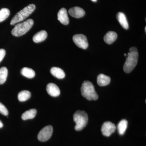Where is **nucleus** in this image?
<instances>
[{
	"label": "nucleus",
	"instance_id": "13",
	"mask_svg": "<svg viewBox=\"0 0 146 146\" xmlns=\"http://www.w3.org/2000/svg\"><path fill=\"white\" fill-rule=\"evenodd\" d=\"M48 33L45 31L42 30L36 33L33 37V40L35 43H38L43 42L46 39Z\"/></svg>",
	"mask_w": 146,
	"mask_h": 146
},
{
	"label": "nucleus",
	"instance_id": "25",
	"mask_svg": "<svg viewBox=\"0 0 146 146\" xmlns=\"http://www.w3.org/2000/svg\"><path fill=\"white\" fill-rule=\"evenodd\" d=\"M129 52H138L137 48L135 47H132L129 49Z\"/></svg>",
	"mask_w": 146,
	"mask_h": 146
},
{
	"label": "nucleus",
	"instance_id": "10",
	"mask_svg": "<svg viewBox=\"0 0 146 146\" xmlns=\"http://www.w3.org/2000/svg\"><path fill=\"white\" fill-rule=\"evenodd\" d=\"M58 20L61 23L64 25H68L69 23V18L66 9L62 8L58 13Z\"/></svg>",
	"mask_w": 146,
	"mask_h": 146
},
{
	"label": "nucleus",
	"instance_id": "3",
	"mask_svg": "<svg viewBox=\"0 0 146 146\" xmlns=\"http://www.w3.org/2000/svg\"><path fill=\"white\" fill-rule=\"evenodd\" d=\"M73 119L76 123L75 129L80 131L87 125L89 118L88 115L85 111L78 110L74 114Z\"/></svg>",
	"mask_w": 146,
	"mask_h": 146
},
{
	"label": "nucleus",
	"instance_id": "2",
	"mask_svg": "<svg viewBox=\"0 0 146 146\" xmlns=\"http://www.w3.org/2000/svg\"><path fill=\"white\" fill-rule=\"evenodd\" d=\"M35 7V5L33 4L27 6L16 13L11 21L10 25H13L17 23L23 21L34 11Z\"/></svg>",
	"mask_w": 146,
	"mask_h": 146
},
{
	"label": "nucleus",
	"instance_id": "12",
	"mask_svg": "<svg viewBox=\"0 0 146 146\" xmlns=\"http://www.w3.org/2000/svg\"><path fill=\"white\" fill-rule=\"evenodd\" d=\"M117 18L122 27L125 29H129V24L127 19L124 13L121 12H118L117 14Z\"/></svg>",
	"mask_w": 146,
	"mask_h": 146
},
{
	"label": "nucleus",
	"instance_id": "5",
	"mask_svg": "<svg viewBox=\"0 0 146 146\" xmlns=\"http://www.w3.org/2000/svg\"><path fill=\"white\" fill-rule=\"evenodd\" d=\"M138 52H129L127 54V57L123 69L126 73L131 72L137 65L138 61Z\"/></svg>",
	"mask_w": 146,
	"mask_h": 146
},
{
	"label": "nucleus",
	"instance_id": "29",
	"mask_svg": "<svg viewBox=\"0 0 146 146\" xmlns=\"http://www.w3.org/2000/svg\"><path fill=\"white\" fill-rule=\"evenodd\" d=\"M124 56H127V54H124Z\"/></svg>",
	"mask_w": 146,
	"mask_h": 146
},
{
	"label": "nucleus",
	"instance_id": "6",
	"mask_svg": "<svg viewBox=\"0 0 146 146\" xmlns=\"http://www.w3.org/2000/svg\"><path fill=\"white\" fill-rule=\"evenodd\" d=\"M53 133L52 126L48 125L41 129L38 133V139L41 142L48 141L51 137Z\"/></svg>",
	"mask_w": 146,
	"mask_h": 146
},
{
	"label": "nucleus",
	"instance_id": "21",
	"mask_svg": "<svg viewBox=\"0 0 146 146\" xmlns=\"http://www.w3.org/2000/svg\"><path fill=\"white\" fill-rule=\"evenodd\" d=\"M8 75V70L6 67L0 68V84H2L5 82Z\"/></svg>",
	"mask_w": 146,
	"mask_h": 146
},
{
	"label": "nucleus",
	"instance_id": "19",
	"mask_svg": "<svg viewBox=\"0 0 146 146\" xmlns=\"http://www.w3.org/2000/svg\"><path fill=\"white\" fill-rule=\"evenodd\" d=\"M21 73L22 75L28 78H33L35 75V72L33 69L27 67H25L22 69Z\"/></svg>",
	"mask_w": 146,
	"mask_h": 146
},
{
	"label": "nucleus",
	"instance_id": "20",
	"mask_svg": "<svg viewBox=\"0 0 146 146\" xmlns=\"http://www.w3.org/2000/svg\"><path fill=\"white\" fill-rule=\"evenodd\" d=\"M31 96V93L29 91L24 90L18 94V99L20 102H25L29 100Z\"/></svg>",
	"mask_w": 146,
	"mask_h": 146
},
{
	"label": "nucleus",
	"instance_id": "14",
	"mask_svg": "<svg viewBox=\"0 0 146 146\" xmlns=\"http://www.w3.org/2000/svg\"><path fill=\"white\" fill-rule=\"evenodd\" d=\"M117 34L115 32H108L104 36L105 42L108 44H111L117 39Z\"/></svg>",
	"mask_w": 146,
	"mask_h": 146
},
{
	"label": "nucleus",
	"instance_id": "28",
	"mask_svg": "<svg viewBox=\"0 0 146 146\" xmlns=\"http://www.w3.org/2000/svg\"><path fill=\"white\" fill-rule=\"evenodd\" d=\"M145 31L146 32V27H145Z\"/></svg>",
	"mask_w": 146,
	"mask_h": 146
},
{
	"label": "nucleus",
	"instance_id": "15",
	"mask_svg": "<svg viewBox=\"0 0 146 146\" xmlns=\"http://www.w3.org/2000/svg\"><path fill=\"white\" fill-rule=\"evenodd\" d=\"M110 77L104 74H100L97 78V83L99 86H105L108 85L110 82Z\"/></svg>",
	"mask_w": 146,
	"mask_h": 146
},
{
	"label": "nucleus",
	"instance_id": "7",
	"mask_svg": "<svg viewBox=\"0 0 146 146\" xmlns=\"http://www.w3.org/2000/svg\"><path fill=\"white\" fill-rule=\"evenodd\" d=\"M73 40L79 48L86 49L89 46L87 37L83 34H76L73 37Z\"/></svg>",
	"mask_w": 146,
	"mask_h": 146
},
{
	"label": "nucleus",
	"instance_id": "24",
	"mask_svg": "<svg viewBox=\"0 0 146 146\" xmlns=\"http://www.w3.org/2000/svg\"><path fill=\"white\" fill-rule=\"evenodd\" d=\"M6 54L5 50L4 49H0V63L3 59Z\"/></svg>",
	"mask_w": 146,
	"mask_h": 146
},
{
	"label": "nucleus",
	"instance_id": "4",
	"mask_svg": "<svg viewBox=\"0 0 146 146\" xmlns=\"http://www.w3.org/2000/svg\"><path fill=\"white\" fill-rule=\"evenodd\" d=\"M34 21L32 19L17 24L11 31V34L13 36H19L26 33L32 27Z\"/></svg>",
	"mask_w": 146,
	"mask_h": 146
},
{
	"label": "nucleus",
	"instance_id": "16",
	"mask_svg": "<svg viewBox=\"0 0 146 146\" xmlns=\"http://www.w3.org/2000/svg\"><path fill=\"white\" fill-rule=\"evenodd\" d=\"M50 73L55 77L58 79H63L65 78V74L64 71L60 68L53 67L50 70Z\"/></svg>",
	"mask_w": 146,
	"mask_h": 146
},
{
	"label": "nucleus",
	"instance_id": "27",
	"mask_svg": "<svg viewBox=\"0 0 146 146\" xmlns=\"http://www.w3.org/2000/svg\"><path fill=\"white\" fill-rule=\"evenodd\" d=\"M91 1H93V2H96L97 1V0H91Z\"/></svg>",
	"mask_w": 146,
	"mask_h": 146
},
{
	"label": "nucleus",
	"instance_id": "18",
	"mask_svg": "<svg viewBox=\"0 0 146 146\" xmlns=\"http://www.w3.org/2000/svg\"><path fill=\"white\" fill-rule=\"evenodd\" d=\"M128 122L126 120L122 119L119 123L117 125L118 132L120 135H123L125 133L127 127Z\"/></svg>",
	"mask_w": 146,
	"mask_h": 146
},
{
	"label": "nucleus",
	"instance_id": "26",
	"mask_svg": "<svg viewBox=\"0 0 146 146\" xmlns=\"http://www.w3.org/2000/svg\"><path fill=\"white\" fill-rule=\"evenodd\" d=\"M3 123L0 120V128L3 127Z\"/></svg>",
	"mask_w": 146,
	"mask_h": 146
},
{
	"label": "nucleus",
	"instance_id": "1",
	"mask_svg": "<svg viewBox=\"0 0 146 146\" xmlns=\"http://www.w3.org/2000/svg\"><path fill=\"white\" fill-rule=\"evenodd\" d=\"M82 95L88 100H96L98 96L95 90V87L91 82H84L81 88Z\"/></svg>",
	"mask_w": 146,
	"mask_h": 146
},
{
	"label": "nucleus",
	"instance_id": "17",
	"mask_svg": "<svg viewBox=\"0 0 146 146\" xmlns=\"http://www.w3.org/2000/svg\"><path fill=\"white\" fill-rule=\"evenodd\" d=\"M36 110L35 109H31L27 110L23 113L22 115V119L24 120L33 119L36 116Z\"/></svg>",
	"mask_w": 146,
	"mask_h": 146
},
{
	"label": "nucleus",
	"instance_id": "8",
	"mask_svg": "<svg viewBox=\"0 0 146 146\" xmlns=\"http://www.w3.org/2000/svg\"><path fill=\"white\" fill-rule=\"evenodd\" d=\"M116 129V126L113 123L110 121H106L102 125L101 131L104 136L109 137L115 132Z\"/></svg>",
	"mask_w": 146,
	"mask_h": 146
},
{
	"label": "nucleus",
	"instance_id": "11",
	"mask_svg": "<svg viewBox=\"0 0 146 146\" xmlns=\"http://www.w3.org/2000/svg\"><path fill=\"white\" fill-rule=\"evenodd\" d=\"M69 13L72 17L76 18H82L85 14V11L83 9L78 7H74L70 9Z\"/></svg>",
	"mask_w": 146,
	"mask_h": 146
},
{
	"label": "nucleus",
	"instance_id": "23",
	"mask_svg": "<svg viewBox=\"0 0 146 146\" xmlns=\"http://www.w3.org/2000/svg\"><path fill=\"white\" fill-rule=\"evenodd\" d=\"M0 113L5 116H7L9 114L7 108L1 102H0Z\"/></svg>",
	"mask_w": 146,
	"mask_h": 146
},
{
	"label": "nucleus",
	"instance_id": "22",
	"mask_svg": "<svg viewBox=\"0 0 146 146\" xmlns=\"http://www.w3.org/2000/svg\"><path fill=\"white\" fill-rule=\"evenodd\" d=\"M10 15V11L8 9L4 8L0 10V23L5 20Z\"/></svg>",
	"mask_w": 146,
	"mask_h": 146
},
{
	"label": "nucleus",
	"instance_id": "9",
	"mask_svg": "<svg viewBox=\"0 0 146 146\" xmlns=\"http://www.w3.org/2000/svg\"><path fill=\"white\" fill-rule=\"evenodd\" d=\"M47 93L50 96L54 97L58 96L60 94V90L58 86L54 83L48 84L46 86Z\"/></svg>",
	"mask_w": 146,
	"mask_h": 146
}]
</instances>
